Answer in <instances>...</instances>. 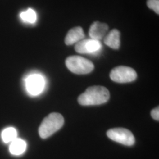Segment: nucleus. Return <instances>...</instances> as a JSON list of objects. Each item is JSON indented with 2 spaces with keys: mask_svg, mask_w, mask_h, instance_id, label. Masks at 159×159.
Returning a JSON list of instances; mask_svg holds the SVG:
<instances>
[{
  "mask_svg": "<svg viewBox=\"0 0 159 159\" xmlns=\"http://www.w3.org/2000/svg\"><path fill=\"white\" fill-rule=\"evenodd\" d=\"M110 98L108 89L103 86L89 87L78 97V102L82 106L100 105L107 102Z\"/></svg>",
  "mask_w": 159,
  "mask_h": 159,
  "instance_id": "nucleus-1",
  "label": "nucleus"
},
{
  "mask_svg": "<svg viewBox=\"0 0 159 159\" xmlns=\"http://www.w3.org/2000/svg\"><path fill=\"white\" fill-rule=\"evenodd\" d=\"M64 123V119L61 114L52 113L48 115L41 123L39 133L40 137L47 139L60 130Z\"/></svg>",
  "mask_w": 159,
  "mask_h": 159,
  "instance_id": "nucleus-2",
  "label": "nucleus"
},
{
  "mask_svg": "<svg viewBox=\"0 0 159 159\" xmlns=\"http://www.w3.org/2000/svg\"><path fill=\"white\" fill-rule=\"evenodd\" d=\"M66 65L71 72L77 74H89L94 68L91 61L78 56L67 57L66 60Z\"/></svg>",
  "mask_w": 159,
  "mask_h": 159,
  "instance_id": "nucleus-3",
  "label": "nucleus"
},
{
  "mask_svg": "<svg viewBox=\"0 0 159 159\" xmlns=\"http://www.w3.org/2000/svg\"><path fill=\"white\" fill-rule=\"evenodd\" d=\"M107 136L113 141L127 146H131L135 143V139L130 131L125 128H114L107 132Z\"/></svg>",
  "mask_w": 159,
  "mask_h": 159,
  "instance_id": "nucleus-4",
  "label": "nucleus"
},
{
  "mask_svg": "<svg viewBox=\"0 0 159 159\" xmlns=\"http://www.w3.org/2000/svg\"><path fill=\"white\" fill-rule=\"evenodd\" d=\"M136 71L127 66H118L113 68L110 74V79L114 82L119 83H129L136 79Z\"/></svg>",
  "mask_w": 159,
  "mask_h": 159,
  "instance_id": "nucleus-5",
  "label": "nucleus"
},
{
  "mask_svg": "<svg viewBox=\"0 0 159 159\" xmlns=\"http://www.w3.org/2000/svg\"><path fill=\"white\" fill-rule=\"evenodd\" d=\"M25 84L30 94L37 96L43 91L45 86V80L41 74L34 73L27 75L25 79Z\"/></svg>",
  "mask_w": 159,
  "mask_h": 159,
  "instance_id": "nucleus-6",
  "label": "nucleus"
},
{
  "mask_svg": "<svg viewBox=\"0 0 159 159\" xmlns=\"http://www.w3.org/2000/svg\"><path fill=\"white\" fill-rule=\"evenodd\" d=\"M102 47L99 41L85 39L78 42L75 46V50L80 54H90L99 51Z\"/></svg>",
  "mask_w": 159,
  "mask_h": 159,
  "instance_id": "nucleus-7",
  "label": "nucleus"
},
{
  "mask_svg": "<svg viewBox=\"0 0 159 159\" xmlns=\"http://www.w3.org/2000/svg\"><path fill=\"white\" fill-rule=\"evenodd\" d=\"M108 30V26L107 24L96 21L91 24L89 33L91 39L100 41L105 37Z\"/></svg>",
  "mask_w": 159,
  "mask_h": 159,
  "instance_id": "nucleus-8",
  "label": "nucleus"
},
{
  "mask_svg": "<svg viewBox=\"0 0 159 159\" xmlns=\"http://www.w3.org/2000/svg\"><path fill=\"white\" fill-rule=\"evenodd\" d=\"M84 37L83 29L81 27H76L71 29L67 33L65 38V43L67 46H71L83 40Z\"/></svg>",
  "mask_w": 159,
  "mask_h": 159,
  "instance_id": "nucleus-9",
  "label": "nucleus"
},
{
  "mask_svg": "<svg viewBox=\"0 0 159 159\" xmlns=\"http://www.w3.org/2000/svg\"><path fill=\"white\" fill-rule=\"evenodd\" d=\"M120 33L117 29H113L107 34L104 42L107 46L113 49H119L120 44Z\"/></svg>",
  "mask_w": 159,
  "mask_h": 159,
  "instance_id": "nucleus-10",
  "label": "nucleus"
},
{
  "mask_svg": "<svg viewBox=\"0 0 159 159\" xmlns=\"http://www.w3.org/2000/svg\"><path fill=\"white\" fill-rule=\"evenodd\" d=\"M27 148V144L23 139L17 138L10 143L9 150L10 153L19 156L24 153Z\"/></svg>",
  "mask_w": 159,
  "mask_h": 159,
  "instance_id": "nucleus-11",
  "label": "nucleus"
},
{
  "mask_svg": "<svg viewBox=\"0 0 159 159\" xmlns=\"http://www.w3.org/2000/svg\"><path fill=\"white\" fill-rule=\"evenodd\" d=\"M1 138L6 143H11L17 138V132L14 127H7L2 131Z\"/></svg>",
  "mask_w": 159,
  "mask_h": 159,
  "instance_id": "nucleus-12",
  "label": "nucleus"
},
{
  "mask_svg": "<svg viewBox=\"0 0 159 159\" xmlns=\"http://www.w3.org/2000/svg\"><path fill=\"white\" fill-rule=\"evenodd\" d=\"M20 17L23 22L29 24H34L37 20L36 12L31 8H29L26 11L21 12L20 14Z\"/></svg>",
  "mask_w": 159,
  "mask_h": 159,
  "instance_id": "nucleus-13",
  "label": "nucleus"
},
{
  "mask_svg": "<svg viewBox=\"0 0 159 159\" xmlns=\"http://www.w3.org/2000/svg\"><path fill=\"white\" fill-rule=\"evenodd\" d=\"M148 7L153 10L157 14H159V0H148Z\"/></svg>",
  "mask_w": 159,
  "mask_h": 159,
  "instance_id": "nucleus-14",
  "label": "nucleus"
},
{
  "mask_svg": "<svg viewBox=\"0 0 159 159\" xmlns=\"http://www.w3.org/2000/svg\"><path fill=\"white\" fill-rule=\"evenodd\" d=\"M151 116L154 119L159 121V107H157L154 108L151 111Z\"/></svg>",
  "mask_w": 159,
  "mask_h": 159,
  "instance_id": "nucleus-15",
  "label": "nucleus"
}]
</instances>
